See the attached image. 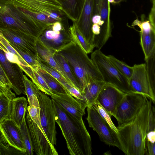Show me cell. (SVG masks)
Wrapping results in <instances>:
<instances>
[{
	"mask_svg": "<svg viewBox=\"0 0 155 155\" xmlns=\"http://www.w3.org/2000/svg\"><path fill=\"white\" fill-rule=\"evenodd\" d=\"M93 0H82L80 14L75 23L88 43L92 45Z\"/></svg>",
	"mask_w": 155,
	"mask_h": 155,
	"instance_id": "obj_19",
	"label": "cell"
},
{
	"mask_svg": "<svg viewBox=\"0 0 155 155\" xmlns=\"http://www.w3.org/2000/svg\"><path fill=\"white\" fill-rule=\"evenodd\" d=\"M0 63L11 84V89L18 95H25L22 70L18 64L9 61L5 52L1 49Z\"/></svg>",
	"mask_w": 155,
	"mask_h": 155,
	"instance_id": "obj_14",
	"label": "cell"
},
{
	"mask_svg": "<svg viewBox=\"0 0 155 155\" xmlns=\"http://www.w3.org/2000/svg\"><path fill=\"white\" fill-rule=\"evenodd\" d=\"M145 140L152 143H155V130L146 133Z\"/></svg>",
	"mask_w": 155,
	"mask_h": 155,
	"instance_id": "obj_41",
	"label": "cell"
},
{
	"mask_svg": "<svg viewBox=\"0 0 155 155\" xmlns=\"http://www.w3.org/2000/svg\"><path fill=\"white\" fill-rule=\"evenodd\" d=\"M108 57L118 71L129 80L133 71V66H130L125 62L119 60L112 55Z\"/></svg>",
	"mask_w": 155,
	"mask_h": 155,
	"instance_id": "obj_32",
	"label": "cell"
},
{
	"mask_svg": "<svg viewBox=\"0 0 155 155\" xmlns=\"http://www.w3.org/2000/svg\"><path fill=\"white\" fill-rule=\"evenodd\" d=\"M12 3L27 15L49 26L68 18L63 11L36 0H12Z\"/></svg>",
	"mask_w": 155,
	"mask_h": 155,
	"instance_id": "obj_6",
	"label": "cell"
},
{
	"mask_svg": "<svg viewBox=\"0 0 155 155\" xmlns=\"http://www.w3.org/2000/svg\"><path fill=\"white\" fill-rule=\"evenodd\" d=\"M12 100L5 94L0 92V123L9 118Z\"/></svg>",
	"mask_w": 155,
	"mask_h": 155,
	"instance_id": "obj_29",
	"label": "cell"
},
{
	"mask_svg": "<svg viewBox=\"0 0 155 155\" xmlns=\"http://www.w3.org/2000/svg\"><path fill=\"white\" fill-rule=\"evenodd\" d=\"M27 111L32 120L46 135L41 123L40 107L29 105L27 106Z\"/></svg>",
	"mask_w": 155,
	"mask_h": 155,
	"instance_id": "obj_37",
	"label": "cell"
},
{
	"mask_svg": "<svg viewBox=\"0 0 155 155\" xmlns=\"http://www.w3.org/2000/svg\"><path fill=\"white\" fill-rule=\"evenodd\" d=\"M124 0H114V4H118Z\"/></svg>",
	"mask_w": 155,
	"mask_h": 155,
	"instance_id": "obj_47",
	"label": "cell"
},
{
	"mask_svg": "<svg viewBox=\"0 0 155 155\" xmlns=\"http://www.w3.org/2000/svg\"><path fill=\"white\" fill-rule=\"evenodd\" d=\"M147 98L139 112L132 120L117 127L119 148L127 155H143L148 124L150 104Z\"/></svg>",
	"mask_w": 155,
	"mask_h": 155,
	"instance_id": "obj_2",
	"label": "cell"
},
{
	"mask_svg": "<svg viewBox=\"0 0 155 155\" xmlns=\"http://www.w3.org/2000/svg\"><path fill=\"white\" fill-rule=\"evenodd\" d=\"M35 47L36 56L38 59L47 63L71 83L68 80L63 71L56 63L54 58V54L57 51L46 46L37 39L36 42Z\"/></svg>",
	"mask_w": 155,
	"mask_h": 155,
	"instance_id": "obj_21",
	"label": "cell"
},
{
	"mask_svg": "<svg viewBox=\"0 0 155 155\" xmlns=\"http://www.w3.org/2000/svg\"><path fill=\"white\" fill-rule=\"evenodd\" d=\"M48 26L23 12L12 2L0 6V28L15 31L38 39Z\"/></svg>",
	"mask_w": 155,
	"mask_h": 155,
	"instance_id": "obj_4",
	"label": "cell"
},
{
	"mask_svg": "<svg viewBox=\"0 0 155 155\" xmlns=\"http://www.w3.org/2000/svg\"><path fill=\"white\" fill-rule=\"evenodd\" d=\"M92 45L101 50L111 36L110 3L108 0H92Z\"/></svg>",
	"mask_w": 155,
	"mask_h": 155,
	"instance_id": "obj_5",
	"label": "cell"
},
{
	"mask_svg": "<svg viewBox=\"0 0 155 155\" xmlns=\"http://www.w3.org/2000/svg\"><path fill=\"white\" fill-rule=\"evenodd\" d=\"M152 6L149 15V21L152 26L155 28V0H153L152 2Z\"/></svg>",
	"mask_w": 155,
	"mask_h": 155,
	"instance_id": "obj_39",
	"label": "cell"
},
{
	"mask_svg": "<svg viewBox=\"0 0 155 155\" xmlns=\"http://www.w3.org/2000/svg\"><path fill=\"white\" fill-rule=\"evenodd\" d=\"M25 119L30 133L34 151L38 155H58L54 146L33 122L26 111Z\"/></svg>",
	"mask_w": 155,
	"mask_h": 155,
	"instance_id": "obj_12",
	"label": "cell"
},
{
	"mask_svg": "<svg viewBox=\"0 0 155 155\" xmlns=\"http://www.w3.org/2000/svg\"><path fill=\"white\" fill-rule=\"evenodd\" d=\"M50 5L60 10L63 11L61 5L56 0H36Z\"/></svg>",
	"mask_w": 155,
	"mask_h": 155,
	"instance_id": "obj_40",
	"label": "cell"
},
{
	"mask_svg": "<svg viewBox=\"0 0 155 155\" xmlns=\"http://www.w3.org/2000/svg\"><path fill=\"white\" fill-rule=\"evenodd\" d=\"M32 69V74L30 78L32 81L41 91L50 96L53 94L43 78L35 70Z\"/></svg>",
	"mask_w": 155,
	"mask_h": 155,
	"instance_id": "obj_34",
	"label": "cell"
},
{
	"mask_svg": "<svg viewBox=\"0 0 155 155\" xmlns=\"http://www.w3.org/2000/svg\"><path fill=\"white\" fill-rule=\"evenodd\" d=\"M37 97L40 108L41 123L46 137L53 145L57 143V131L54 104L52 99L48 95L38 90Z\"/></svg>",
	"mask_w": 155,
	"mask_h": 155,
	"instance_id": "obj_9",
	"label": "cell"
},
{
	"mask_svg": "<svg viewBox=\"0 0 155 155\" xmlns=\"http://www.w3.org/2000/svg\"><path fill=\"white\" fill-rule=\"evenodd\" d=\"M155 154V143H152L145 140L144 155Z\"/></svg>",
	"mask_w": 155,
	"mask_h": 155,
	"instance_id": "obj_38",
	"label": "cell"
},
{
	"mask_svg": "<svg viewBox=\"0 0 155 155\" xmlns=\"http://www.w3.org/2000/svg\"><path fill=\"white\" fill-rule=\"evenodd\" d=\"M51 25L47 27L37 39L45 45L57 51L74 41L69 25L58 31L53 30Z\"/></svg>",
	"mask_w": 155,
	"mask_h": 155,
	"instance_id": "obj_13",
	"label": "cell"
},
{
	"mask_svg": "<svg viewBox=\"0 0 155 155\" xmlns=\"http://www.w3.org/2000/svg\"><path fill=\"white\" fill-rule=\"evenodd\" d=\"M125 94L116 87L106 83L96 100L111 116H114L117 107Z\"/></svg>",
	"mask_w": 155,
	"mask_h": 155,
	"instance_id": "obj_15",
	"label": "cell"
},
{
	"mask_svg": "<svg viewBox=\"0 0 155 155\" xmlns=\"http://www.w3.org/2000/svg\"><path fill=\"white\" fill-rule=\"evenodd\" d=\"M69 30L74 41L76 43L86 54H87L92 52L94 47L87 42L74 22L70 27Z\"/></svg>",
	"mask_w": 155,
	"mask_h": 155,
	"instance_id": "obj_26",
	"label": "cell"
},
{
	"mask_svg": "<svg viewBox=\"0 0 155 155\" xmlns=\"http://www.w3.org/2000/svg\"><path fill=\"white\" fill-rule=\"evenodd\" d=\"M0 81L1 82L5 85L8 87L6 81L5 80L2 76L0 74Z\"/></svg>",
	"mask_w": 155,
	"mask_h": 155,
	"instance_id": "obj_46",
	"label": "cell"
},
{
	"mask_svg": "<svg viewBox=\"0 0 155 155\" xmlns=\"http://www.w3.org/2000/svg\"><path fill=\"white\" fill-rule=\"evenodd\" d=\"M108 1L110 3H114V0H108Z\"/></svg>",
	"mask_w": 155,
	"mask_h": 155,
	"instance_id": "obj_48",
	"label": "cell"
},
{
	"mask_svg": "<svg viewBox=\"0 0 155 155\" xmlns=\"http://www.w3.org/2000/svg\"><path fill=\"white\" fill-rule=\"evenodd\" d=\"M10 44L31 68L35 70L40 68L36 55L25 51L14 45Z\"/></svg>",
	"mask_w": 155,
	"mask_h": 155,
	"instance_id": "obj_30",
	"label": "cell"
},
{
	"mask_svg": "<svg viewBox=\"0 0 155 155\" xmlns=\"http://www.w3.org/2000/svg\"><path fill=\"white\" fill-rule=\"evenodd\" d=\"M53 57L64 72L69 81L81 93L78 81L65 58L58 51L55 52Z\"/></svg>",
	"mask_w": 155,
	"mask_h": 155,
	"instance_id": "obj_25",
	"label": "cell"
},
{
	"mask_svg": "<svg viewBox=\"0 0 155 155\" xmlns=\"http://www.w3.org/2000/svg\"><path fill=\"white\" fill-rule=\"evenodd\" d=\"M0 146L2 147L3 148L7 150L8 149L7 143L1 134L0 135Z\"/></svg>",
	"mask_w": 155,
	"mask_h": 155,
	"instance_id": "obj_44",
	"label": "cell"
},
{
	"mask_svg": "<svg viewBox=\"0 0 155 155\" xmlns=\"http://www.w3.org/2000/svg\"><path fill=\"white\" fill-rule=\"evenodd\" d=\"M0 133L8 145L25 154L26 149L19 128L9 118L0 123Z\"/></svg>",
	"mask_w": 155,
	"mask_h": 155,
	"instance_id": "obj_16",
	"label": "cell"
},
{
	"mask_svg": "<svg viewBox=\"0 0 155 155\" xmlns=\"http://www.w3.org/2000/svg\"><path fill=\"white\" fill-rule=\"evenodd\" d=\"M52 99L79 120L82 119L85 108L81 102L70 93H56L51 96Z\"/></svg>",
	"mask_w": 155,
	"mask_h": 155,
	"instance_id": "obj_20",
	"label": "cell"
},
{
	"mask_svg": "<svg viewBox=\"0 0 155 155\" xmlns=\"http://www.w3.org/2000/svg\"><path fill=\"white\" fill-rule=\"evenodd\" d=\"M38 61L40 68L54 78L64 87V85L67 83H69L74 86L66 80L59 72L47 63L38 60Z\"/></svg>",
	"mask_w": 155,
	"mask_h": 155,
	"instance_id": "obj_35",
	"label": "cell"
},
{
	"mask_svg": "<svg viewBox=\"0 0 155 155\" xmlns=\"http://www.w3.org/2000/svg\"><path fill=\"white\" fill-rule=\"evenodd\" d=\"M28 102L22 97H15L12 101V108L9 118L20 128L25 118Z\"/></svg>",
	"mask_w": 155,
	"mask_h": 155,
	"instance_id": "obj_22",
	"label": "cell"
},
{
	"mask_svg": "<svg viewBox=\"0 0 155 155\" xmlns=\"http://www.w3.org/2000/svg\"><path fill=\"white\" fill-rule=\"evenodd\" d=\"M52 100L55 121L65 139L69 153L71 155H91V140L83 119L78 120Z\"/></svg>",
	"mask_w": 155,
	"mask_h": 155,
	"instance_id": "obj_1",
	"label": "cell"
},
{
	"mask_svg": "<svg viewBox=\"0 0 155 155\" xmlns=\"http://www.w3.org/2000/svg\"><path fill=\"white\" fill-rule=\"evenodd\" d=\"M133 67V72L129 80L131 93L143 94L154 104L155 91L151 85L145 63L135 64Z\"/></svg>",
	"mask_w": 155,
	"mask_h": 155,
	"instance_id": "obj_11",
	"label": "cell"
},
{
	"mask_svg": "<svg viewBox=\"0 0 155 155\" xmlns=\"http://www.w3.org/2000/svg\"><path fill=\"white\" fill-rule=\"evenodd\" d=\"M23 141L26 149V155H33L34 150L29 131L25 118L19 128Z\"/></svg>",
	"mask_w": 155,
	"mask_h": 155,
	"instance_id": "obj_31",
	"label": "cell"
},
{
	"mask_svg": "<svg viewBox=\"0 0 155 155\" xmlns=\"http://www.w3.org/2000/svg\"><path fill=\"white\" fill-rule=\"evenodd\" d=\"M57 51L65 58L71 68L78 81L82 93L90 83L103 81L92 60L75 42Z\"/></svg>",
	"mask_w": 155,
	"mask_h": 155,
	"instance_id": "obj_3",
	"label": "cell"
},
{
	"mask_svg": "<svg viewBox=\"0 0 155 155\" xmlns=\"http://www.w3.org/2000/svg\"><path fill=\"white\" fill-rule=\"evenodd\" d=\"M145 60L150 83L153 89L155 91V51Z\"/></svg>",
	"mask_w": 155,
	"mask_h": 155,
	"instance_id": "obj_33",
	"label": "cell"
},
{
	"mask_svg": "<svg viewBox=\"0 0 155 155\" xmlns=\"http://www.w3.org/2000/svg\"><path fill=\"white\" fill-rule=\"evenodd\" d=\"M106 84L103 81H95L90 83L84 88L82 94L87 107L96 101L100 92Z\"/></svg>",
	"mask_w": 155,
	"mask_h": 155,
	"instance_id": "obj_24",
	"label": "cell"
},
{
	"mask_svg": "<svg viewBox=\"0 0 155 155\" xmlns=\"http://www.w3.org/2000/svg\"><path fill=\"white\" fill-rule=\"evenodd\" d=\"M0 33L10 43L36 55L35 45L37 38L8 29L0 28Z\"/></svg>",
	"mask_w": 155,
	"mask_h": 155,
	"instance_id": "obj_18",
	"label": "cell"
},
{
	"mask_svg": "<svg viewBox=\"0 0 155 155\" xmlns=\"http://www.w3.org/2000/svg\"><path fill=\"white\" fill-rule=\"evenodd\" d=\"M86 119L89 126L98 134L102 142L106 144L119 148V144L115 133L103 119L97 110L92 104L87 107Z\"/></svg>",
	"mask_w": 155,
	"mask_h": 155,
	"instance_id": "obj_10",
	"label": "cell"
},
{
	"mask_svg": "<svg viewBox=\"0 0 155 155\" xmlns=\"http://www.w3.org/2000/svg\"><path fill=\"white\" fill-rule=\"evenodd\" d=\"M153 0H151V2H152V1H153Z\"/></svg>",
	"mask_w": 155,
	"mask_h": 155,
	"instance_id": "obj_50",
	"label": "cell"
},
{
	"mask_svg": "<svg viewBox=\"0 0 155 155\" xmlns=\"http://www.w3.org/2000/svg\"><path fill=\"white\" fill-rule=\"evenodd\" d=\"M3 148L2 147L0 146V154H1V152L2 150V149Z\"/></svg>",
	"mask_w": 155,
	"mask_h": 155,
	"instance_id": "obj_49",
	"label": "cell"
},
{
	"mask_svg": "<svg viewBox=\"0 0 155 155\" xmlns=\"http://www.w3.org/2000/svg\"><path fill=\"white\" fill-rule=\"evenodd\" d=\"M0 74L5 80L7 85L11 89L12 85L0 63Z\"/></svg>",
	"mask_w": 155,
	"mask_h": 155,
	"instance_id": "obj_42",
	"label": "cell"
},
{
	"mask_svg": "<svg viewBox=\"0 0 155 155\" xmlns=\"http://www.w3.org/2000/svg\"><path fill=\"white\" fill-rule=\"evenodd\" d=\"M35 71L44 79L53 94L69 93L56 79L46 71L41 68Z\"/></svg>",
	"mask_w": 155,
	"mask_h": 155,
	"instance_id": "obj_28",
	"label": "cell"
},
{
	"mask_svg": "<svg viewBox=\"0 0 155 155\" xmlns=\"http://www.w3.org/2000/svg\"><path fill=\"white\" fill-rule=\"evenodd\" d=\"M92 104L97 110L101 117L108 124L111 129L115 133L117 134L118 132L117 129L111 119V116L96 100Z\"/></svg>",
	"mask_w": 155,
	"mask_h": 155,
	"instance_id": "obj_36",
	"label": "cell"
},
{
	"mask_svg": "<svg viewBox=\"0 0 155 155\" xmlns=\"http://www.w3.org/2000/svg\"><path fill=\"white\" fill-rule=\"evenodd\" d=\"M0 90L1 92L8 94L11 91V88L2 84L0 81Z\"/></svg>",
	"mask_w": 155,
	"mask_h": 155,
	"instance_id": "obj_43",
	"label": "cell"
},
{
	"mask_svg": "<svg viewBox=\"0 0 155 155\" xmlns=\"http://www.w3.org/2000/svg\"><path fill=\"white\" fill-rule=\"evenodd\" d=\"M147 98L140 94L125 93L117 107L114 116L117 120V127L129 122L134 118Z\"/></svg>",
	"mask_w": 155,
	"mask_h": 155,
	"instance_id": "obj_8",
	"label": "cell"
},
{
	"mask_svg": "<svg viewBox=\"0 0 155 155\" xmlns=\"http://www.w3.org/2000/svg\"><path fill=\"white\" fill-rule=\"evenodd\" d=\"M56 0L61 5L68 18L75 22L80 14L82 0Z\"/></svg>",
	"mask_w": 155,
	"mask_h": 155,
	"instance_id": "obj_23",
	"label": "cell"
},
{
	"mask_svg": "<svg viewBox=\"0 0 155 155\" xmlns=\"http://www.w3.org/2000/svg\"><path fill=\"white\" fill-rule=\"evenodd\" d=\"M91 59L104 82L116 87L125 93H131L128 80L118 71L107 56L101 50L97 49L93 52Z\"/></svg>",
	"mask_w": 155,
	"mask_h": 155,
	"instance_id": "obj_7",
	"label": "cell"
},
{
	"mask_svg": "<svg viewBox=\"0 0 155 155\" xmlns=\"http://www.w3.org/2000/svg\"><path fill=\"white\" fill-rule=\"evenodd\" d=\"M141 18V21L137 19L133 24L138 26L140 29V44L145 60L155 51V28L149 20H144L143 15Z\"/></svg>",
	"mask_w": 155,
	"mask_h": 155,
	"instance_id": "obj_17",
	"label": "cell"
},
{
	"mask_svg": "<svg viewBox=\"0 0 155 155\" xmlns=\"http://www.w3.org/2000/svg\"><path fill=\"white\" fill-rule=\"evenodd\" d=\"M12 2V0H0V6L8 5Z\"/></svg>",
	"mask_w": 155,
	"mask_h": 155,
	"instance_id": "obj_45",
	"label": "cell"
},
{
	"mask_svg": "<svg viewBox=\"0 0 155 155\" xmlns=\"http://www.w3.org/2000/svg\"><path fill=\"white\" fill-rule=\"evenodd\" d=\"M23 81L29 105L39 107V104L37 96L38 88L25 75H23Z\"/></svg>",
	"mask_w": 155,
	"mask_h": 155,
	"instance_id": "obj_27",
	"label": "cell"
}]
</instances>
